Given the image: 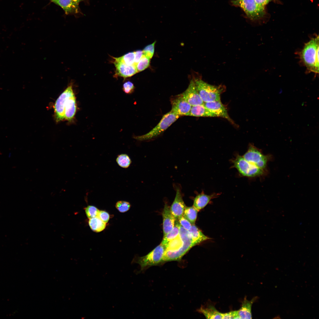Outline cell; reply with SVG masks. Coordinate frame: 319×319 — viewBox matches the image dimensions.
I'll return each instance as SVG.
<instances>
[{"mask_svg":"<svg viewBox=\"0 0 319 319\" xmlns=\"http://www.w3.org/2000/svg\"><path fill=\"white\" fill-rule=\"evenodd\" d=\"M116 162L119 166L124 168H128L131 163L130 157L126 154L118 155L116 159Z\"/></svg>","mask_w":319,"mask_h":319,"instance_id":"484cf974","label":"cell"},{"mask_svg":"<svg viewBox=\"0 0 319 319\" xmlns=\"http://www.w3.org/2000/svg\"><path fill=\"white\" fill-rule=\"evenodd\" d=\"M117 58L118 60L126 65H135V53L134 52H128L122 56Z\"/></svg>","mask_w":319,"mask_h":319,"instance_id":"4316f807","label":"cell"},{"mask_svg":"<svg viewBox=\"0 0 319 319\" xmlns=\"http://www.w3.org/2000/svg\"><path fill=\"white\" fill-rule=\"evenodd\" d=\"M88 223L91 229L93 231L97 232L102 231L106 226V223L97 217L89 219Z\"/></svg>","mask_w":319,"mask_h":319,"instance_id":"cb8c5ba5","label":"cell"},{"mask_svg":"<svg viewBox=\"0 0 319 319\" xmlns=\"http://www.w3.org/2000/svg\"><path fill=\"white\" fill-rule=\"evenodd\" d=\"M248 162L265 170L268 160V157L263 154L260 150L252 144L242 156Z\"/></svg>","mask_w":319,"mask_h":319,"instance_id":"ba28073f","label":"cell"},{"mask_svg":"<svg viewBox=\"0 0 319 319\" xmlns=\"http://www.w3.org/2000/svg\"><path fill=\"white\" fill-rule=\"evenodd\" d=\"M131 204L128 202L124 201H117L115 204V207L120 212L124 213L128 211L131 207Z\"/></svg>","mask_w":319,"mask_h":319,"instance_id":"f546056e","label":"cell"},{"mask_svg":"<svg viewBox=\"0 0 319 319\" xmlns=\"http://www.w3.org/2000/svg\"><path fill=\"white\" fill-rule=\"evenodd\" d=\"M99 211L97 207L92 205H88L85 208L86 214L89 219L97 217Z\"/></svg>","mask_w":319,"mask_h":319,"instance_id":"f1b7e54d","label":"cell"},{"mask_svg":"<svg viewBox=\"0 0 319 319\" xmlns=\"http://www.w3.org/2000/svg\"><path fill=\"white\" fill-rule=\"evenodd\" d=\"M181 94L191 106L204 104L196 88L193 79L190 81L188 88Z\"/></svg>","mask_w":319,"mask_h":319,"instance_id":"7c38bea8","label":"cell"},{"mask_svg":"<svg viewBox=\"0 0 319 319\" xmlns=\"http://www.w3.org/2000/svg\"><path fill=\"white\" fill-rule=\"evenodd\" d=\"M222 319H240L237 310L232 311L226 313H221Z\"/></svg>","mask_w":319,"mask_h":319,"instance_id":"836d02e7","label":"cell"},{"mask_svg":"<svg viewBox=\"0 0 319 319\" xmlns=\"http://www.w3.org/2000/svg\"><path fill=\"white\" fill-rule=\"evenodd\" d=\"M54 3L61 7L66 14H76L79 11V4L72 0H57Z\"/></svg>","mask_w":319,"mask_h":319,"instance_id":"ffe728a7","label":"cell"},{"mask_svg":"<svg viewBox=\"0 0 319 319\" xmlns=\"http://www.w3.org/2000/svg\"><path fill=\"white\" fill-rule=\"evenodd\" d=\"M135 87L133 83L130 81L125 82L123 85V90L127 94H131L134 91Z\"/></svg>","mask_w":319,"mask_h":319,"instance_id":"d6a6232c","label":"cell"},{"mask_svg":"<svg viewBox=\"0 0 319 319\" xmlns=\"http://www.w3.org/2000/svg\"><path fill=\"white\" fill-rule=\"evenodd\" d=\"M272 0H255L258 5L260 7L265 8V6Z\"/></svg>","mask_w":319,"mask_h":319,"instance_id":"8d00e7d4","label":"cell"},{"mask_svg":"<svg viewBox=\"0 0 319 319\" xmlns=\"http://www.w3.org/2000/svg\"><path fill=\"white\" fill-rule=\"evenodd\" d=\"M57 0H50V1L53 3H54Z\"/></svg>","mask_w":319,"mask_h":319,"instance_id":"f35d334b","label":"cell"},{"mask_svg":"<svg viewBox=\"0 0 319 319\" xmlns=\"http://www.w3.org/2000/svg\"><path fill=\"white\" fill-rule=\"evenodd\" d=\"M74 92L73 83L71 82L56 100L54 106L55 117L56 122L64 118L65 108L67 100L70 95Z\"/></svg>","mask_w":319,"mask_h":319,"instance_id":"9c48e42d","label":"cell"},{"mask_svg":"<svg viewBox=\"0 0 319 319\" xmlns=\"http://www.w3.org/2000/svg\"><path fill=\"white\" fill-rule=\"evenodd\" d=\"M170 102L172 105L170 111L179 116H186L191 107L181 94L172 97Z\"/></svg>","mask_w":319,"mask_h":319,"instance_id":"8fae6325","label":"cell"},{"mask_svg":"<svg viewBox=\"0 0 319 319\" xmlns=\"http://www.w3.org/2000/svg\"><path fill=\"white\" fill-rule=\"evenodd\" d=\"M233 167L242 176L254 177L261 176L264 170L246 161L242 157L238 155L233 160Z\"/></svg>","mask_w":319,"mask_h":319,"instance_id":"52a82bcc","label":"cell"},{"mask_svg":"<svg viewBox=\"0 0 319 319\" xmlns=\"http://www.w3.org/2000/svg\"><path fill=\"white\" fill-rule=\"evenodd\" d=\"M97 217L105 223L108 222L110 219L109 214L104 211L99 210Z\"/></svg>","mask_w":319,"mask_h":319,"instance_id":"e575fe53","label":"cell"},{"mask_svg":"<svg viewBox=\"0 0 319 319\" xmlns=\"http://www.w3.org/2000/svg\"><path fill=\"white\" fill-rule=\"evenodd\" d=\"M74 2L77 4H79V3L81 1L84 0H72Z\"/></svg>","mask_w":319,"mask_h":319,"instance_id":"74e56055","label":"cell"},{"mask_svg":"<svg viewBox=\"0 0 319 319\" xmlns=\"http://www.w3.org/2000/svg\"><path fill=\"white\" fill-rule=\"evenodd\" d=\"M257 298L256 297L253 298L251 300L249 301L245 297L242 302L241 306L238 310V315L240 319H251L252 315L251 308L252 305Z\"/></svg>","mask_w":319,"mask_h":319,"instance_id":"e0dca14e","label":"cell"},{"mask_svg":"<svg viewBox=\"0 0 319 319\" xmlns=\"http://www.w3.org/2000/svg\"><path fill=\"white\" fill-rule=\"evenodd\" d=\"M177 221L179 224L186 230L189 231L191 229L192 224L183 216L180 217Z\"/></svg>","mask_w":319,"mask_h":319,"instance_id":"1f68e13d","label":"cell"},{"mask_svg":"<svg viewBox=\"0 0 319 319\" xmlns=\"http://www.w3.org/2000/svg\"><path fill=\"white\" fill-rule=\"evenodd\" d=\"M165 246L160 243L147 255L135 258L133 263L139 264L141 271H144L153 266H159L165 263L164 256Z\"/></svg>","mask_w":319,"mask_h":319,"instance_id":"277c9868","label":"cell"},{"mask_svg":"<svg viewBox=\"0 0 319 319\" xmlns=\"http://www.w3.org/2000/svg\"><path fill=\"white\" fill-rule=\"evenodd\" d=\"M162 215L164 236L170 232L173 228L175 219L171 213L170 207L167 203L165 204Z\"/></svg>","mask_w":319,"mask_h":319,"instance_id":"9a60e30c","label":"cell"},{"mask_svg":"<svg viewBox=\"0 0 319 319\" xmlns=\"http://www.w3.org/2000/svg\"><path fill=\"white\" fill-rule=\"evenodd\" d=\"M190 232L195 246L210 238L205 236L195 224L192 225Z\"/></svg>","mask_w":319,"mask_h":319,"instance_id":"7402d4cb","label":"cell"},{"mask_svg":"<svg viewBox=\"0 0 319 319\" xmlns=\"http://www.w3.org/2000/svg\"><path fill=\"white\" fill-rule=\"evenodd\" d=\"M232 3L234 5L241 8L252 20L260 19L265 14V8L259 6L255 0H235L232 1Z\"/></svg>","mask_w":319,"mask_h":319,"instance_id":"8992f818","label":"cell"},{"mask_svg":"<svg viewBox=\"0 0 319 319\" xmlns=\"http://www.w3.org/2000/svg\"><path fill=\"white\" fill-rule=\"evenodd\" d=\"M134 52L135 53L134 64L136 65L142 58L143 55V51L141 50H138Z\"/></svg>","mask_w":319,"mask_h":319,"instance_id":"d590c367","label":"cell"},{"mask_svg":"<svg viewBox=\"0 0 319 319\" xmlns=\"http://www.w3.org/2000/svg\"><path fill=\"white\" fill-rule=\"evenodd\" d=\"M115 67V76L124 78L130 77L137 73L136 65H128L118 60L117 58H113Z\"/></svg>","mask_w":319,"mask_h":319,"instance_id":"4fadbf2b","label":"cell"},{"mask_svg":"<svg viewBox=\"0 0 319 319\" xmlns=\"http://www.w3.org/2000/svg\"><path fill=\"white\" fill-rule=\"evenodd\" d=\"M196 88L204 102L220 101V95L225 90L224 86H215L209 84L201 78L193 79Z\"/></svg>","mask_w":319,"mask_h":319,"instance_id":"3957f363","label":"cell"},{"mask_svg":"<svg viewBox=\"0 0 319 319\" xmlns=\"http://www.w3.org/2000/svg\"><path fill=\"white\" fill-rule=\"evenodd\" d=\"M179 117L170 111L164 115L158 124L149 132L142 135L134 136V138L140 141L152 139L163 133Z\"/></svg>","mask_w":319,"mask_h":319,"instance_id":"5b68a950","label":"cell"},{"mask_svg":"<svg viewBox=\"0 0 319 319\" xmlns=\"http://www.w3.org/2000/svg\"><path fill=\"white\" fill-rule=\"evenodd\" d=\"M75 97L74 92L69 96L67 100L65 108L64 118L68 121L72 120L76 110Z\"/></svg>","mask_w":319,"mask_h":319,"instance_id":"d6986e66","label":"cell"},{"mask_svg":"<svg viewBox=\"0 0 319 319\" xmlns=\"http://www.w3.org/2000/svg\"><path fill=\"white\" fill-rule=\"evenodd\" d=\"M186 116L198 117H217L215 114L206 108L204 104L191 106L189 112Z\"/></svg>","mask_w":319,"mask_h":319,"instance_id":"ac0fdd59","label":"cell"},{"mask_svg":"<svg viewBox=\"0 0 319 319\" xmlns=\"http://www.w3.org/2000/svg\"><path fill=\"white\" fill-rule=\"evenodd\" d=\"M150 59L143 55L139 62L136 65L137 72L147 68L149 65Z\"/></svg>","mask_w":319,"mask_h":319,"instance_id":"83f0119b","label":"cell"},{"mask_svg":"<svg viewBox=\"0 0 319 319\" xmlns=\"http://www.w3.org/2000/svg\"><path fill=\"white\" fill-rule=\"evenodd\" d=\"M197 311L203 314L207 319H222L221 313L212 305H208L206 306H201Z\"/></svg>","mask_w":319,"mask_h":319,"instance_id":"44dd1931","label":"cell"},{"mask_svg":"<svg viewBox=\"0 0 319 319\" xmlns=\"http://www.w3.org/2000/svg\"><path fill=\"white\" fill-rule=\"evenodd\" d=\"M300 62L308 72L319 73V36L311 38L298 52Z\"/></svg>","mask_w":319,"mask_h":319,"instance_id":"7a4b0ae2","label":"cell"},{"mask_svg":"<svg viewBox=\"0 0 319 319\" xmlns=\"http://www.w3.org/2000/svg\"><path fill=\"white\" fill-rule=\"evenodd\" d=\"M156 43L155 41L152 44L146 46L143 50V54L151 59L153 56L154 51V46Z\"/></svg>","mask_w":319,"mask_h":319,"instance_id":"4dcf8cb0","label":"cell"},{"mask_svg":"<svg viewBox=\"0 0 319 319\" xmlns=\"http://www.w3.org/2000/svg\"><path fill=\"white\" fill-rule=\"evenodd\" d=\"M173 187L176 191V195L170 207V209L175 220H177L183 216L186 206L183 199L181 185L178 183H174L173 184Z\"/></svg>","mask_w":319,"mask_h":319,"instance_id":"30bf717a","label":"cell"},{"mask_svg":"<svg viewBox=\"0 0 319 319\" xmlns=\"http://www.w3.org/2000/svg\"><path fill=\"white\" fill-rule=\"evenodd\" d=\"M179 227L178 236L170 241L165 247L164 256L165 263L180 261L190 249L195 246L189 232L180 224Z\"/></svg>","mask_w":319,"mask_h":319,"instance_id":"6da1fadb","label":"cell"},{"mask_svg":"<svg viewBox=\"0 0 319 319\" xmlns=\"http://www.w3.org/2000/svg\"><path fill=\"white\" fill-rule=\"evenodd\" d=\"M198 211L193 206H186L183 216L188 219L192 225L195 224Z\"/></svg>","mask_w":319,"mask_h":319,"instance_id":"d4e9b609","label":"cell"},{"mask_svg":"<svg viewBox=\"0 0 319 319\" xmlns=\"http://www.w3.org/2000/svg\"><path fill=\"white\" fill-rule=\"evenodd\" d=\"M204 106L215 114L217 117L225 118L232 123V121L228 115L227 110L221 101H214L204 102Z\"/></svg>","mask_w":319,"mask_h":319,"instance_id":"5bb4252c","label":"cell"},{"mask_svg":"<svg viewBox=\"0 0 319 319\" xmlns=\"http://www.w3.org/2000/svg\"><path fill=\"white\" fill-rule=\"evenodd\" d=\"M219 193H213L210 195L205 194L202 191L197 194L193 199V206L199 211L203 209L210 202L211 200L217 197Z\"/></svg>","mask_w":319,"mask_h":319,"instance_id":"2e32d148","label":"cell"},{"mask_svg":"<svg viewBox=\"0 0 319 319\" xmlns=\"http://www.w3.org/2000/svg\"><path fill=\"white\" fill-rule=\"evenodd\" d=\"M175 221V225L173 228L170 232L163 236L162 240L161 243L165 247L170 241L176 238L179 235V223L177 221Z\"/></svg>","mask_w":319,"mask_h":319,"instance_id":"603a6c76","label":"cell"}]
</instances>
